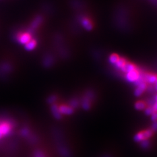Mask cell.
I'll list each match as a JSON object with an SVG mask.
<instances>
[{
	"instance_id": "obj_4",
	"label": "cell",
	"mask_w": 157,
	"mask_h": 157,
	"mask_svg": "<svg viewBox=\"0 0 157 157\" xmlns=\"http://www.w3.org/2000/svg\"><path fill=\"white\" fill-rule=\"evenodd\" d=\"M18 40L22 44H27L30 40H31V36L28 33H21L18 36Z\"/></svg>"
},
{
	"instance_id": "obj_14",
	"label": "cell",
	"mask_w": 157,
	"mask_h": 157,
	"mask_svg": "<svg viewBox=\"0 0 157 157\" xmlns=\"http://www.w3.org/2000/svg\"><path fill=\"white\" fill-rule=\"evenodd\" d=\"M152 131H157V122H155L154 124H153V125H152Z\"/></svg>"
},
{
	"instance_id": "obj_12",
	"label": "cell",
	"mask_w": 157,
	"mask_h": 157,
	"mask_svg": "<svg viewBox=\"0 0 157 157\" xmlns=\"http://www.w3.org/2000/svg\"><path fill=\"white\" fill-rule=\"evenodd\" d=\"M142 146L143 148H147L149 146V142L147 140H144L142 143Z\"/></svg>"
},
{
	"instance_id": "obj_7",
	"label": "cell",
	"mask_w": 157,
	"mask_h": 157,
	"mask_svg": "<svg viewBox=\"0 0 157 157\" xmlns=\"http://www.w3.org/2000/svg\"><path fill=\"white\" fill-rule=\"evenodd\" d=\"M145 78L146 82H147L148 83L150 84H154L157 80V76L155 75L148 74L146 76Z\"/></svg>"
},
{
	"instance_id": "obj_1",
	"label": "cell",
	"mask_w": 157,
	"mask_h": 157,
	"mask_svg": "<svg viewBox=\"0 0 157 157\" xmlns=\"http://www.w3.org/2000/svg\"><path fill=\"white\" fill-rule=\"evenodd\" d=\"M152 135V130L148 129L137 133L134 137V140L136 142H142L144 140H147L148 138Z\"/></svg>"
},
{
	"instance_id": "obj_3",
	"label": "cell",
	"mask_w": 157,
	"mask_h": 157,
	"mask_svg": "<svg viewBox=\"0 0 157 157\" xmlns=\"http://www.w3.org/2000/svg\"><path fill=\"white\" fill-rule=\"evenodd\" d=\"M141 77L139 71L136 69L130 72L126 73V78L127 80L131 83H136Z\"/></svg>"
},
{
	"instance_id": "obj_9",
	"label": "cell",
	"mask_w": 157,
	"mask_h": 157,
	"mask_svg": "<svg viewBox=\"0 0 157 157\" xmlns=\"http://www.w3.org/2000/svg\"><path fill=\"white\" fill-rule=\"evenodd\" d=\"M146 104L143 101H138L135 104V108L137 110H143L146 108Z\"/></svg>"
},
{
	"instance_id": "obj_13",
	"label": "cell",
	"mask_w": 157,
	"mask_h": 157,
	"mask_svg": "<svg viewBox=\"0 0 157 157\" xmlns=\"http://www.w3.org/2000/svg\"><path fill=\"white\" fill-rule=\"evenodd\" d=\"M151 119L154 122L157 121V113H154L151 114Z\"/></svg>"
},
{
	"instance_id": "obj_15",
	"label": "cell",
	"mask_w": 157,
	"mask_h": 157,
	"mask_svg": "<svg viewBox=\"0 0 157 157\" xmlns=\"http://www.w3.org/2000/svg\"><path fill=\"white\" fill-rule=\"evenodd\" d=\"M154 86H155V90L157 91V80L155 82V83H154Z\"/></svg>"
},
{
	"instance_id": "obj_8",
	"label": "cell",
	"mask_w": 157,
	"mask_h": 157,
	"mask_svg": "<svg viewBox=\"0 0 157 157\" xmlns=\"http://www.w3.org/2000/svg\"><path fill=\"white\" fill-rule=\"evenodd\" d=\"M119 58H120V57H119L118 55H117V54H112V55L109 57V62H110L112 65H114L117 63V62L118 61V59H119Z\"/></svg>"
},
{
	"instance_id": "obj_11",
	"label": "cell",
	"mask_w": 157,
	"mask_h": 157,
	"mask_svg": "<svg viewBox=\"0 0 157 157\" xmlns=\"http://www.w3.org/2000/svg\"><path fill=\"white\" fill-rule=\"evenodd\" d=\"M146 113L147 115H151L152 113H154L152 107H148L147 108H146Z\"/></svg>"
},
{
	"instance_id": "obj_10",
	"label": "cell",
	"mask_w": 157,
	"mask_h": 157,
	"mask_svg": "<svg viewBox=\"0 0 157 157\" xmlns=\"http://www.w3.org/2000/svg\"><path fill=\"white\" fill-rule=\"evenodd\" d=\"M36 44V41L32 39L31 40H30L27 44H26V47L29 49H33Z\"/></svg>"
},
{
	"instance_id": "obj_5",
	"label": "cell",
	"mask_w": 157,
	"mask_h": 157,
	"mask_svg": "<svg viewBox=\"0 0 157 157\" xmlns=\"http://www.w3.org/2000/svg\"><path fill=\"white\" fill-rule=\"evenodd\" d=\"M82 24L83 27L87 30H91L93 28L92 21L87 18H83L82 20Z\"/></svg>"
},
{
	"instance_id": "obj_6",
	"label": "cell",
	"mask_w": 157,
	"mask_h": 157,
	"mask_svg": "<svg viewBox=\"0 0 157 157\" xmlns=\"http://www.w3.org/2000/svg\"><path fill=\"white\" fill-rule=\"evenodd\" d=\"M126 61L122 58H119L118 61L117 62V63L114 65L115 68H117L118 69H120L121 71H123L125 66L126 64Z\"/></svg>"
},
{
	"instance_id": "obj_2",
	"label": "cell",
	"mask_w": 157,
	"mask_h": 157,
	"mask_svg": "<svg viewBox=\"0 0 157 157\" xmlns=\"http://www.w3.org/2000/svg\"><path fill=\"white\" fill-rule=\"evenodd\" d=\"M136 84L137 86L135 90V92H134V94L136 96H140L147 88L146 82L143 81L141 77Z\"/></svg>"
}]
</instances>
